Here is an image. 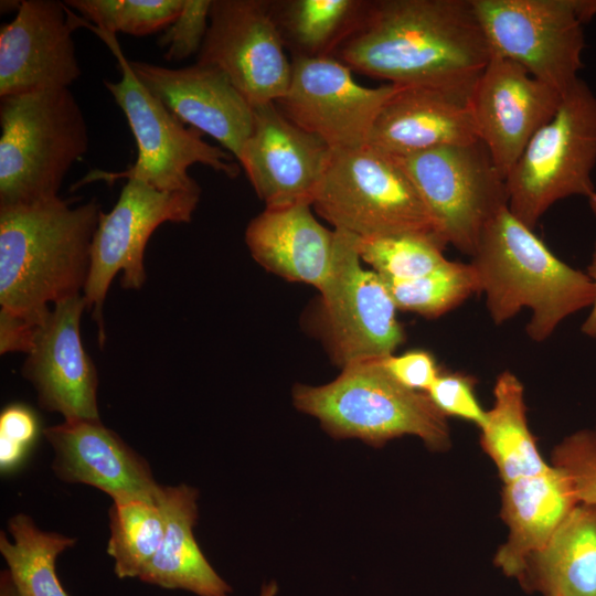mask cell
Instances as JSON below:
<instances>
[{
	"label": "cell",
	"instance_id": "6da1fadb",
	"mask_svg": "<svg viewBox=\"0 0 596 596\" xmlns=\"http://www.w3.org/2000/svg\"><path fill=\"white\" fill-rule=\"evenodd\" d=\"M332 56L389 84L469 98L492 53L472 0H376Z\"/></svg>",
	"mask_w": 596,
	"mask_h": 596
},
{
	"label": "cell",
	"instance_id": "7a4b0ae2",
	"mask_svg": "<svg viewBox=\"0 0 596 596\" xmlns=\"http://www.w3.org/2000/svg\"><path fill=\"white\" fill-rule=\"evenodd\" d=\"M60 196L0 210L1 311L40 323L60 301L82 295L100 206Z\"/></svg>",
	"mask_w": 596,
	"mask_h": 596
},
{
	"label": "cell",
	"instance_id": "3957f363",
	"mask_svg": "<svg viewBox=\"0 0 596 596\" xmlns=\"http://www.w3.org/2000/svg\"><path fill=\"white\" fill-rule=\"evenodd\" d=\"M470 263L493 323L530 308L525 332L534 342L550 338L564 319L592 307L595 298L589 276L556 257L508 206L486 226Z\"/></svg>",
	"mask_w": 596,
	"mask_h": 596
},
{
	"label": "cell",
	"instance_id": "277c9868",
	"mask_svg": "<svg viewBox=\"0 0 596 596\" xmlns=\"http://www.w3.org/2000/svg\"><path fill=\"white\" fill-rule=\"evenodd\" d=\"M0 127V210L57 198L88 148L86 120L70 88L2 97Z\"/></svg>",
	"mask_w": 596,
	"mask_h": 596
},
{
	"label": "cell",
	"instance_id": "5b68a950",
	"mask_svg": "<svg viewBox=\"0 0 596 596\" xmlns=\"http://www.w3.org/2000/svg\"><path fill=\"white\" fill-rule=\"evenodd\" d=\"M381 360L348 365L323 385H295V406L318 418L334 438H359L380 447L411 435L421 438L429 450H448L451 436L447 417L426 393L396 382Z\"/></svg>",
	"mask_w": 596,
	"mask_h": 596
},
{
	"label": "cell",
	"instance_id": "8992f818",
	"mask_svg": "<svg viewBox=\"0 0 596 596\" xmlns=\"http://www.w3.org/2000/svg\"><path fill=\"white\" fill-rule=\"evenodd\" d=\"M78 26L93 31L116 56L121 78L117 82L105 81V86L125 114L138 152L135 163L126 170H94L73 188L93 181L110 184L125 178L146 182L161 191H201L198 182L189 174V168L196 163L230 178L238 174L240 167L228 151L204 141L201 131L187 128L141 84L115 34L100 31L82 18H78Z\"/></svg>",
	"mask_w": 596,
	"mask_h": 596
},
{
	"label": "cell",
	"instance_id": "52a82bcc",
	"mask_svg": "<svg viewBox=\"0 0 596 596\" xmlns=\"http://www.w3.org/2000/svg\"><path fill=\"white\" fill-rule=\"evenodd\" d=\"M596 95L578 79L505 178L508 209L533 230L556 202L595 193Z\"/></svg>",
	"mask_w": 596,
	"mask_h": 596
},
{
	"label": "cell",
	"instance_id": "ba28073f",
	"mask_svg": "<svg viewBox=\"0 0 596 596\" xmlns=\"http://www.w3.org/2000/svg\"><path fill=\"white\" fill-rule=\"evenodd\" d=\"M311 206L333 230L360 238L438 235L397 159L369 143L332 150Z\"/></svg>",
	"mask_w": 596,
	"mask_h": 596
},
{
	"label": "cell",
	"instance_id": "9c48e42d",
	"mask_svg": "<svg viewBox=\"0 0 596 596\" xmlns=\"http://www.w3.org/2000/svg\"><path fill=\"white\" fill-rule=\"evenodd\" d=\"M492 55L511 60L564 95L578 79L584 26L596 0H472Z\"/></svg>",
	"mask_w": 596,
	"mask_h": 596
},
{
	"label": "cell",
	"instance_id": "30bf717a",
	"mask_svg": "<svg viewBox=\"0 0 596 596\" xmlns=\"http://www.w3.org/2000/svg\"><path fill=\"white\" fill-rule=\"evenodd\" d=\"M396 159L438 236L472 256L486 226L508 206L505 178L483 143L446 146Z\"/></svg>",
	"mask_w": 596,
	"mask_h": 596
},
{
	"label": "cell",
	"instance_id": "8fae6325",
	"mask_svg": "<svg viewBox=\"0 0 596 596\" xmlns=\"http://www.w3.org/2000/svg\"><path fill=\"white\" fill-rule=\"evenodd\" d=\"M200 194L201 191H161L129 179L110 212H100L83 290L87 310L98 327L100 348L106 341L103 306L114 277L123 272L121 287L140 289L147 279L143 255L149 237L164 222L189 223Z\"/></svg>",
	"mask_w": 596,
	"mask_h": 596
},
{
	"label": "cell",
	"instance_id": "7c38bea8",
	"mask_svg": "<svg viewBox=\"0 0 596 596\" xmlns=\"http://www.w3.org/2000/svg\"><path fill=\"white\" fill-rule=\"evenodd\" d=\"M333 232L331 270L320 290L322 326L331 358L343 369L392 355L405 333L384 280L362 265L358 236Z\"/></svg>",
	"mask_w": 596,
	"mask_h": 596
},
{
	"label": "cell",
	"instance_id": "4fadbf2b",
	"mask_svg": "<svg viewBox=\"0 0 596 596\" xmlns=\"http://www.w3.org/2000/svg\"><path fill=\"white\" fill-rule=\"evenodd\" d=\"M196 62L223 71L253 107L283 98L291 78V61L272 1L212 0Z\"/></svg>",
	"mask_w": 596,
	"mask_h": 596
},
{
	"label": "cell",
	"instance_id": "5bb4252c",
	"mask_svg": "<svg viewBox=\"0 0 596 596\" xmlns=\"http://www.w3.org/2000/svg\"><path fill=\"white\" fill-rule=\"evenodd\" d=\"M289 87L276 105L299 128L331 150L368 143L374 123L400 85L366 87L333 56L291 57Z\"/></svg>",
	"mask_w": 596,
	"mask_h": 596
},
{
	"label": "cell",
	"instance_id": "9a60e30c",
	"mask_svg": "<svg viewBox=\"0 0 596 596\" xmlns=\"http://www.w3.org/2000/svg\"><path fill=\"white\" fill-rule=\"evenodd\" d=\"M562 98L520 64L491 56L472 88L469 108L479 141L504 178Z\"/></svg>",
	"mask_w": 596,
	"mask_h": 596
},
{
	"label": "cell",
	"instance_id": "2e32d148",
	"mask_svg": "<svg viewBox=\"0 0 596 596\" xmlns=\"http://www.w3.org/2000/svg\"><path fill=\"white\" fill-rule=\"evenodd\" d=\"M252 132L237 162L266 207L312 203L331 148L291 123L276 103L253 107Z\"/></svg>",
	"mask_w": 596,
	"mask_h": 596
},
{
	"label": "cell",
	"instance_id": "e0dca14e",
	"mask_svg": "<svg viewBox=\"0 0 596 596\" xmlns=\"http://www.w3.org/2000/svg\"><path fill=\"white\" fill-rule=\"evenodd\" d=\"M83 295L60 301L38 328L21 373L31 382L39 405L65 421H100L98 375L79 332Z\"/></svg>",
	"mask_w": 596,
	"mask_h": 596
},
{
	"label": "cell",
	"instance_id": "ac0fdd59",
	"mask_svg": "<svg viewBox=\"0 0 596 596\" xmlns=\"http://www.w3.org/2000/svg\"><path fill=\"white\" fill-rule=\"evenodd\" d=\"M68 7L56 0H22L0 29V97L68 88L81 75Z\"/></svg>",
	"mask_w": 596,
	"mask_h": 596
},
{
	"label": "cell",
	"instance_id": "d6986e66",
	"mask_svg": "<svg viewBox=\"0 0 596 596\" xmlns=\"http://www.w3.org/2000/svg\"><path fill=\"white\" fill-rule=\"evenodd\" d=\"M129 64L141 84L180 121L206 134L237 160L254 123V108L220 68L195 63L169 68Z\"/></svg>",
	"mask_w": 596,
	"mask_h": 596
},
{
	"label": "cell",
	"instance_id": "ffe728a7",
	"mask_svg": "<svg viewBox=\"0 0 596 596\" xmlns=\"http://www.w3.org/2000/svg\"><path fill=\"white\" fill-rule=\"evenodd\" d=\"M54 450L52 469L67 483H84L111 500L157 501L159 485L147 460L100 421H64L43 429Z\"/></svg>",
	"mask_w": 596,
	"mask_h": 596
},
{
	"label": "cell",
	"instance_id": "44dd1931",
	"mask_svg": "<svg viewBox=\"0 0 596 596\" xmlns=\"http://www.w3.org/2000/svg\"><path fill=\"white\" fill-rule=\"evenodd\" d=\"M469 98L421 86H402L382 107L368 143L396 158L478 141Z\"/></svg>",
	"mask_w": 596,
	"mask_h": 596
},
{
	"label": "cell",
	"instance_id": "7402d4cb",
	"mask_svg": "<svg viewBox=\"0 0 596 596\" xmlns=\"http://www.w3.org/2000/svg\"><path fill=\"white\" fill-rule=\"evenodd\" d=\"M568 477L557 467L502 483L500 517L508 528L493 564L518 578L526 561L543 549L578 503Z\"/></svg>",
	"mask_w": 596,
	"mask_h": 596
},
{
	"label": "cell",
	"instance_id": "603a6c76",
	"mask_svg": "<svg viewBox=\"0 0 596 596\" xmlns=\"http://www.w3.org/2000/svg\"><path fill=\"white\" fill-rule=\"evenodd\" d=\"M311 207L309 203L265 207L248 223L245 242L268 272L320 291L331 270L334 232L315 217Z\"/></svg>",
	"mask_w": 596,
	"mask_h": 596
},
{
	"label": "cell",
	"instance_id": "cb8c5ba5",
	"mask_svg": "<svg viewBox=\"0 0 596 596\" xmlns=\"http://www.w3.org/2000/svg\"><path fill=\"white\" fill-rule=\"evenodd\" d=\"M199 492L185 483L162 486L158 496L166 530L160 547L139 579L198 596H230L231 586L214 571L193 534Z\"/></svg>",
	"mask_w": 596,
	"mask_h": 596
},
{
	"label": "cell",
	"instance_id": "d4e9b609",
	"mask_svg": "<svg viewBox=\"0 0 596 596\" xmlns=\"http://www.w3.org/2000/svg\"><path fill=\"white\" fill-rule=\"evenodd\" d=\"M517 581L542 596H596V505L578 502Z\"/></svg>",
	"mask_w": 596,
	"mask_h": 596
},
{
	"label": "cell",
	"instance_id": "484cf974",
	"mask_svg": "<svg viewBox=\"0 0 596 596\" xmlns=\"http://www.w3.org/2000/svg\"><path fill=\"white\" fill-rule=\"evenodd\" d=\"M479 429L482 450L494 464L502 483L550 467L529 427L524 386L513 372L505 370L496 379L493 404Z\"/></svg>",
	"mask_w": 596,
	"mask_h": 596
},
{
	"label": "cell",
	"instance_id": "4316f807",
	"mask_svg": "<svg viewBox=\"0 0 596 596\" xmlns=\"http://www.w3.org/2000/svg\"><path fill=\"white\" fill-rule=\"evenodd\" d=\"M363 0L272 1L273 14L292 56H332L366 8Z\"/></svg>",
	"mask_w": 596,
	"mask_h": 596
},
{
	"label": "cell",
	"instance_id": "83f0119b",
	"mask_svg": "<svg viewBox=\"0 0 596 596\" xmlns=\"http://www.w3.org/2000/svg\"><path fill=\"white\" fill-rule=\"evenodd\" d=\"M13 539L0 533V552L21 596H68L55 571V561L65 550L76 544V539L36 526L24 513L8 521Z\"/></svg>",
	"mask_w": 596,
	"mask_h": 596
},
{
	"label": "cell",
	"instance_id": "f1b7e54d",
	"mask_svg": "<svg viewBox=\"0 0 596 596\" xmlns=\"http://www.w3.org/2000/svg\"><path fill=\"white\" fill-rule=\"evenodd\" d=\"M107 553L119 578L138 577L158 552L166 530L163 511L155 500L114 499L108 511Z\"/></svg>",
	"mask_w": 596,
	"mask_h": 596
},
{
	"label": "cell",
	"instance_id": "f546056e",
	"mask_svg": "<svg viewBox=\"0 0 596 596\" xmlns=\"http://www.w3.org/2000/svg\"><path fill=\"white\" fill-rule=\"evenodd\" d=\"M397 309L437 318L457 308L480 284L471 263L446 260L434 270L413 279L383 278Z\"/></svg>",
	"mask_w": 596,
	"mask_h": 596
},
{
	"label": "cell",
	"instance_id": "4dcf8cb0",
	"mask_svg": "<svg viewBox=\"0 0 596 596\" xmlns=\"http://www.w3.org/2000/svg\"><path fill=\"white\" fill-rule=\"evenodd\" d=\"M446 245L429 233L358 237L356 242L361 260L381 277L394 280L417 278L444 264Z\"/></svg>",
	"mask_w": 596,
	"mask_h": 596
},
{
	"label": "cell",
	"instance_id": "1f68e13d",
	"mask_svg": "<svg viewBox=\"0 0 596 596\" xmlns=\"http://www.w3.org/2000/svg\"><path fill=\"white\" fill-rule=\"evenodd\" d=\"M64 3L100 31L143 36L164 30L180 13L183 0H67Z\"/></svg>",
	"mask_w": 596,
	"mask_h": 596
},
{
	"label": "cell",
	"instance_id": "d6a6232c",
	"mask_svg": "<svg viewBox=\"0 0 596 596\" xmlns=\"http://www.w3.org/2000/svg\"><path fill=\"white\" fill-rule=\"evenodd\" d=\"M551 465L570 479L579 502L596 505V435L581 429L563 438L552 450Z\"/></svg>",
	"mask_w": 596,
	"mask_h": 596
},
{
	"label": "cell",
	"instance_id": "836d02e7",
	"mask_svg": "<svg viewBox=\"0 0 596 596\" xmlns=\"http://www.w3.org/2000/svg\"><path fill=\"white\" fill-rule=\"evenodd\" d=\"M211 6L212 0H183L180 13L158 39V44L167 47V61L199 54L209 29Z\"/></svg>",
	"mask_w": 596,
	"mask_h": 596
},
{
	"label": "cell",
	"instance_id": "e575fe53",
	"mask_svg": "<svg viewBox=\"0 0 596 596\" xmlns=\"http://www.w3.org/2000/svg\"><path fill=\"white\" fill-rule=\"evenodd\" d=\"M40 429L38 415L24 404H10L1 412V472H11L23 464L39 437Z\"/></svg>",
	"mask_w": 596,
	"mask_h": 596
},
{
	"label": "cell",
	"instance_id": "d590c367",
	"mask_svg": "<svg viewBox=\"0 0 596 596\" xmlns=\"http://www.w3.org/2000/svg\"><path fill=\"white\" fill-rule=\"evenodd\" d=\"M475 377L462 373H440L426 394L446 417H458L479 428L485 424V411L475 392Z\"/></svg>",
	"mask_w": 596,
	"mask_h": 596
},
{
	"label": "cell",
	"instance_id": "8d00e7d4",
	"mask_svg": "<svg viewBox=\"0 0 596 596\" xmlns=\"http://www.w3.org/2000/svg\"><path fill=\"white\" fill-rule=\"evenodd\" d=\"M390 375L404 387L426 393L440 374L434 356L424 350H412L381 360Z\"/></svg>",
	"mask_w": 596,
	"mask_h": 596
},
{
	"label": "cell",
	"instance_id": "74e56055",
	"mask_svg": "<svg viewBox=\"0 0 596 596\" xmlns=\"http://www.w3.org/2000/svg\"><path fill=\"white\" fill-rule=\"evenodd\" d=\"M42 322L36 323L0 310L1 354L8 352L28 353L32 345L35 332Z\"/></svg>",
	"mask_w": 596,
	"mask_h": 596
},
{
	"label": "cell",
	"instance_id": "f35d334b",
	"mask_svg": "<svg viewBox=\"0 0 596 596\" xmlns=\"http://www.w3.org/2000/svg\"><path fill=\"white\" fill-rule=\"evenodd\" d=\"M586 274L589 276L595 286V298L590 307V312L581 327V331L583 334L596 339V244L594 246Z\"/></svg>",
	"mask_w": 596,
	"mask_h": 596
},
{
	"label": "cell",
	"instance_id": "ab89813d",
	"mask_svg": "<svg viewBox=\"0 0 596 596\" xmlns=\"http://www.w3.org/2000/svg\"><path fill=\"white\" fill-rule=\"evenodd\" d=\"M0 596H21L8 570L0 574Z\"/></svg>",
	"mask_w": 596,
	"mask_h": 596
},
{
	"label": "cell",
	"instance_id": "60d3db41",
	"mask_svg": "<svg viewBox=\"0 0 596 596\" xmlns=\"http://www.w3.org/2000/svg\"><path fill=\"white\" fill-rule=\"evenodd\" d=\"M278 586L275 582H269L263 585L259 596H276Z\"/></svg>",
	"mask_w": 596,
	"mask_h": 596
},
{
	"label": "cell",
	"instance_id": "b9f144b4",
	"mask_svg": "<svg viewBox=\"0 0 596 596\" xmlns=\"http://www.w3.org/2000/svg\"><path fill=\"white\" fill-rule=\"evenodd\" d=\"M21 6V1H8V0H2L1 1V13H4V12H8V11H11L13 10V8L18 11L19 8Z\"/></svg>",
	"mask_w": 596,
	"mask_h": 596
},
{
	"label": "cell",
	"instance_id": "7bdbcfd3",
	"mask_svg": "<svg viewBox=\"0 0 596 596\" xmlns=\"http://www.w3.org/2000/svg\"><path fill=\"white\" fill-rule=\"evenodd\" d=\"M588 203L592 212L596 215V192L588 198Z\"/></svg>",
	"mask_w": 596,
	"mask_h": 596
},
{
	"label": "cell",
	"instance_id": "ee69618b",
	"mask_svg": "<svg viewBox=\"0 0 596 596\" xmlns=\"http://www.w3.org/2000/svg\"><path fill=\"white\" fill-rule=\"evenodd\" d=\"M594 432H595V435H596V428L594 429Z\"/></svg>",
	"mask_w": 596,
	"mask_h": 596
}]
</instances>
